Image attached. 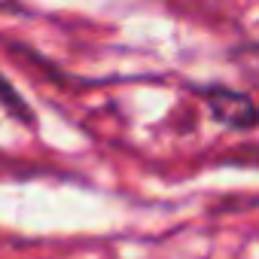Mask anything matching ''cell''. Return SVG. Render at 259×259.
Returning a JSON list of instances; mask_svg holds the SVG:
<instances>
[{"instance_id": "obj_2", "label": "cell", "mask_w": 259, "mask_h": 259, "mask_svg": "<svg viewBox=\"0 0 259 259\" xmlns=\"http://www.w3.org/2000/svg\"><path fill=\"white\" fill-rule=\"evenodd\" d=\"M0 107H4L13 119H19L22 125H34V107L25 101V95L10 82V76L4 73V70H0Z\"/></svg>"}, {"instance_id": "obj_1", "label": "cell", "mask_w": 259, "mask_h": 259, "mask_svg": "<svg viewBox=\"0 0 259 259\" xmlns=\"http://www.w3.org/2000/svg\"><path fill=\"white\" fill-rule=\"evenodd\" d=\"M192 92L207 104L210 116L226 125V128H235V132H253L256 128V119H259V110L253 104V98L241 89H232V85H223V82H210V85H192Z\"/></svg>"}]
</instances>
